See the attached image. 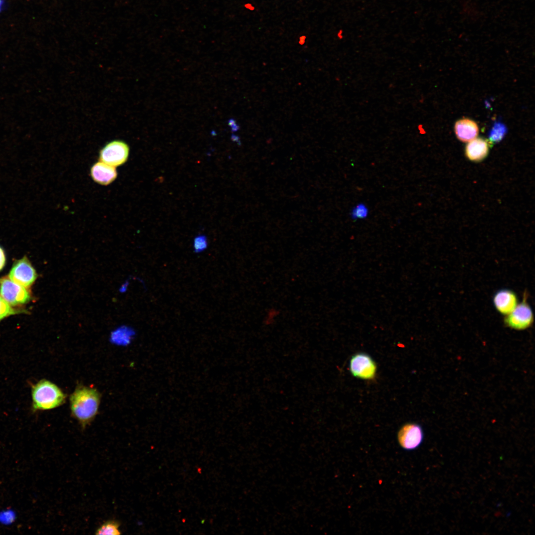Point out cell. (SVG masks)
Returning a JSON list of instances; mask_svg holds the SVG:
<instances>
[{
	"instance_id": "6da1fadb",
	"label": "cell",
	"mask_w": 535,
	"mask_h": 535,
	"mask_svg": "<svg viewBox=\"0 0 535 535\" xmlns=\"http://www.w3.org/2000/svg\"><path fill=\"white\" fill-rule=\"evenodd\" d=\"M101 395L97 389L92 386L79 385L69 397L72 417L75 419L83 429L90 424L98 414Z\"/></svg>"
},
{
	"instance_id": "7a4b0ae2",
	"label": "cell",
	"mask_w": 535,
	"mask_h": 535,
	"mask_svg": "<svg viewBox=\"0 0 535 535\" xmlns=\"http://www.w3.org/2000/svg\"><path fill=\"white\" fill-rule=\"evenodd\" d=\"M32 409L33 412L52 410L64 403L66 395L52 381L43 379L32 386Z\"/></svg>"
},
{
	"instance_id": "3957f363",
	"label": "cell",
	"mask_w": 535,
	"mask_h": 535,
	"mask_svg": "<svg viewBox=\"0 0 535 535\" xmlns=\"http://www.w3.org/2000/svg\"><path fill=\"white\" fill-rule=\"evenodd\" d=\"M527 297L525 294L522 301L518 304L513 311L505 316L504 323L506 326L511 329L523 330L533 324L534 314L527 301Z\"/></svg>"
},
{
	"instance_id": "277c9868",
	"label": "cell",
	"mask_w": 535,
	"mask_h": 535,
	"mask_svg": "<svg viewBox=\"0 0 535 535\" xmlns=\"http://www.w3.org/2000/svg\"><path fill=\"white\" fill-rule=\"evenodd\" d=\"M0 295L12 306L25 304L32 298L27 288L15 283L8 277L0 278Z\"/></svg>"
},
{
	"instance_id": "5b68a950",
	"label": "cell",
	"mask_w": 535,
	"mask_h": 535,
	"mask_svg": "<svg viewBox=\"0 0 535 535\" xmlns=\"http://www.w3.org/2000/svg\"><path fill=\"white\" fill-rule=\"evenodd\" d=\"M129 147L125 142L114 140L107 143L100 150V161L116 167L124 163L129 156Z\"/></svg>"
},
{
	"instance_id": "8992f818",
	"label": "cell",
	"mask_w": 535,
	"mask_h": 535,
	"mask_svg": "<svg viewBox=\"0 0 535 535\" xmlns=\"http://www.w3.org/2000/svg\"><path fill=\"white\" fill-rule=\"evenodd\" d=\"M35 269L26 257L14 262L8 277L15 283L27 288L31 287L37 278Z\"/></svg>"
},
{
	"instance_id": "52a82bcc",
	"label": "cell",
	"mask_w": 535,
	"mask_h": 535,
	"mask_svg": "<svg viewBox=\"0 0 535 535\" xmlns=\"http://www.w3.org/2000/svg\"><path fill=\"white\" fill-rule=\"evenodd\" d=\"M349 370L354 377L363 379H372L376 374V366L370 355L364 353H359L351 358Z\"/></svg>"
},
{
	"instance_id": "ba28073f",
	"label": "cell",
	"mask_w": 535,
	"mask_h": 535,
	"mask_svg": "<svg viewBox=\"0 0 535 535\" xmlns=\"http://www.w3.org/2000/svg\"><path fill=\"white\" fill-rule=\"evenodd\" d=\"M398 441L401 447L406 450L418 447L424 439L422 427L418 424L408 423L403 425L397 434Z\"/></svg>"
},
{
	"instance_id": "9c48e42d",
	"label": "cell",
	"mask_w": 535,
	"mask_h": 535,
	"mask_svg": "<svg viewBox=\"0 0 535 535\" xmlns=\"http://www.w3.org/2000/svg\"><path fill=\"white\" fill-rule=\"evenodd\" d=\"M493 303L495 309L505 316L512 312L519 303L517 294L513 291L503 289L494 294Z\"/></svg>"
},
{
	"instance_id": "30bf717a",
	"label": "cell",
	"mask_w": 535,
	"mask_h": 535,
	"mask_svg": "<svg viewBox=\"0 0 535 535\" xmlns=\"http://www.w3.org/2000/svg\"><path fill=\"white\" fill-rule=\"evenodd\" d=\"M91 175L96 182L101 185H107L115 179L117 171L115 167L100 161L92 166Z\"/></svg>"
},
{
	"instance_id": "8fae6325",
	"label": "cell",
	"mask_w": 535,
	"mask_h": 535,
	"mask_svg": "<svg viewBox=\"0 0 535 535\" xmlns=\"http://www.w3.org/2000/svg\"><path fill=\"white\" fill-rule=\"evenodd\" d=\"M489 147L487 139L481 137L475 138L466 145V156L472 161H481L487 156Z\"/></svg>"
},
{
	"instance_id": "7c38bea8",
	"label": "cell",
	"mask_w": 535,
	"mask_h": 535,
	"mask_svg": "<svg viewBox=\"0 0 535 535\" xmlns=\"http://www.w3.org/2000/svg\"><path fill=\"white\" fill-rule=\"evenodd\" d=\"M454 131L457 138L460 141L468 142L478 136L479 128L478 125L475 121L464 118L455 122Z\"/></svg>"
},
{
	"instance_id": "4fadbf2b",
	"label": "cell",
	"mask_w": 535,
	"mask_h": 535,
	"mask_svg": "<svg viewBox=\"0 0 535 535\" xmlns=\"http://www.w3.org/2000/svg\"><path fill=\"white\" fill-rule=\"evenodd\" d=\"M507 133L506 126L500 121H495L490 130L488 135V142L490 147L494 144L500 142Z\"/></svg>"
},
{
	"instance_id": "5bb4252c",
	"label": "cell",
	"mask_w": 535,
	"mask_h": 535,
	"mask_svg": "<svg viewBox=\"0 0 535 535\" xmlns=\"http://www.w3.org/2000/svg\"><path fill=\"white\" fill-rule=\"evenodd\" d=\"M120 523L114 520H109L103 523L99 527L95 533L96 535H117L121 534L119 530Z\"/></svg>"
},
{
	"instance_id": "9a60e30c",
	"label": "cell",
	"mask_w": 535,
	"mask_h": 535,
	"mask_svg": "<svg viewBox=\"0 0 535 535\" xmlns=\"http://www.w3.org/2000/svg\"><path fill=\"white\" fill-rule=\"evenodd\" d=\"M27 313L25 310L15 309L0 295V321L11 315Z\"/></svg>"
},
{
	"instance_id": "2e32d148",
	"label": "cell",
	"mask_w": 535,
	"mask_h": 535,
	"mask_svg": "<svg viewBox=\"0 0 535 535\" xmlns=\"http://www.w3.org/2000/svg\"><path fill=\"white\" fill-rule=\"evenodd\" d=\"M369 214V209L364 203H360L352 208L350 212V216L353 220L366 218Z\"/></svg>"
},
{
	"instance_id": "e0dca14e",
	"label": "cell",
	"mask_w": 535,
	"mask_h": 535,
	"mask_svg": "<svg viewBox=\"0 0 535 535\" xmlns=\"http://www.w3.org/2000/svg\"><path fill=\"white\" fill-rule=\"evenodd\" d=\"M208 246L207 237L205 235H199L194 239L193 247L195 253L203 252L207 249Z\"/></svg>"
},
{
	"instance_id": "ac0fdd59",
	"label": "cell",
	"mask_w": 535,
	"mask_h": 535,
	"mask_svg": "<svg viewBox=\"0 0 535 535\" xmlns=\"http://www.w3.org/2000/svg\"><path fill=\"white\" fill-rule=\"evenodd\" d=\"M16 519V514L12 509H5L0 511V523L9 525L14 523Z\"/></svg>"
},
{
	"instance_id": "d6986e66",
	"label": "cell",
	"mask_w": 535,
	"mask_h": 535,
	"mask_svg": "<svg viewBox=\"0 0 535 535\" xmlns=\"http://www.w3.org/2000/svg\"><path fill=\"white\" fill-rule=\"evenodd\" d=\"M6 262V258L3 249L0 246V271L3 268Z\"/></svg>"
},
{
	"instance_id": "ffe728a7",
	"label": "cell",
	"mask_w": 535,
	"mask_h": 535,
	"mask_svg": "<svg viewBox=\"0 0 535 535\" xmlns=\"http://www.w3.org/2000/svg\"><path fill=\"white\" fill-rule=\"evenodd\" d=\"M4 7V0H0V12L3 10Z\"/></svg>"
}]
</instances>
